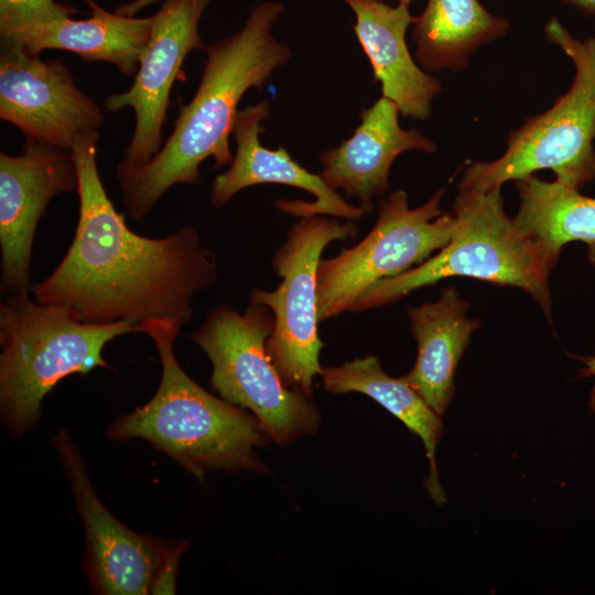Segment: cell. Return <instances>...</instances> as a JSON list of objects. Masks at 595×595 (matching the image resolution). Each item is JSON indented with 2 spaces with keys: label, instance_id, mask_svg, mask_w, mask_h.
Returning a JSON list of instances; mask_svg holds the SVG:
<instances>
[{
  "label": "cell",
  "instance_id": "1",
  "mask_svg": "<svg viewBox=\"0 0 595 595\" xmlns=\"http://www.w3.org/2000/svg\"><path fill=\"white\" fill-rule=\"evenodd\" d=\"M99 132L72 147L79 217L60 264L32 286L35 300L66 307L84 323L173 318L186 324L195 296L218 274L198 229L183 226L161 238L132 231L104 187L97 167Z\"/></svg>",
  "mask_w": 595,
  "mask_h": 595
},
{
  "label": "cell",
  "instance_id": "2",
  "mask_svg": "<svg viewBox=\"0 0 595 595\" xmlns=\"http://www.w3.org/2000/svg\"><path fill=\"white\" fill-rule=\"evenodd\" d=\"M281 2L255 6L235 34L204 47L207 58L191 101L178 104L174 128L159 152L141 166L117 165L116 176L129 217L141 220L176 184H198L201 164L230 165L229 137L245 93L260 88L291 57L273 35Z\"/></svg>",
  "mask_w": 595,
  "mask_h": 595
},
{
  "label": "cell",
  "instance_id": "3",
  "mask_svg": "<svg viewBox=\"0 0 595 595\" xmlns=\"http://www.w3.org/2000/svg\"><path fill=\"white\" fill-rule=\"evenodd\" d=\"M183 325L173 318H148L139 324L140 333L151 337L160 355L161 381L145 404L108 426V437L145 440L197 478L219 468L264 469L255 452L267 435L259 420L209 393L177 363L174 342Z\"/></svg>",
  "mask_w": 595,
  "mask_h": 595
},
{
  "label": "cell",
  "instance_id": "4",
  "mask_svg": "<svg viewBox=\"0 0 595 595\" xmlns=\"http://www.w3.org/2000/svg\"><path fill=\"white\" fill-rule=\"evenodd\" d=\"M138 332L127 321L93 324L78 321L64 306L8 294L0 305V412L13 434L37 422L44 397L72 374L110 368L102 356L107 343Z\"/></svg>",
  "mask_w": 595,
  "mask_h": 595
},
{
  "label": "cell",
  "instance_id": "5",
  "mask_svg": "<svg viewBox=\"0 0 595 595\" xmlns=\"http://www.w3.org/2000/svg\"><path fill=\"white\" fill-rule=\"evenodd\" d=\"M500 190L458 187L456 229L448 244L415 268L369 286L350 312L393 303L414 290L457 275L522 289L549 313L552 267L539 246L507 217Z\"/></svg>",
  "mask_w": 595,
  "mask_h": 595
},
{
  "label": "cell",
  "instance_id": "6",
  "mask_svg": "<svg viewBox=\"0 0 595 595\" xmlns=\"http://www.w3.org/2000/svg\"><path fill=\"white\" fill-rule=\"evenodd\" d=\"M544 34L573 63L571 87L551 108L511 131L500 158L473 162L459 187H501L544 169L578 191L595 178V37H575L555 17L545 23Z\"/></svg>",
  "mask_w": 595,
  "mask_h": 595
},
{
  "label": "cell",
  "instance_id": "7",
  "mask_svg": "<svg viewBox=\"0 0 595 595\" xmlns=\"http://www.w3.org/2000/svg\"><path fill=\"white\" fill-rule=\"evenodd\" d=\"M274 316L250 302L245 313L228 305L212 309L190 334L213 365L210 383L219 396L249 410L266 434L286 443L313 432L320 413L312 398L289 388L267 348Z\"/></svg>",
  "mask_w": 595,
  "mask_h": 595
},
{
  "label": "cell",
  "instance_id": "8",
  "mask_svg": "<svg viewBox=\"0 0 595 595\" xmlns=\"http://www.w3.org/2000/svg\"><path fill=\"white\" fill-rule=\"evenodd\" d=\"M358 226L339 224L325 215L301 217L290 228L272 257L282 278L274 291L253 289L250 302L271 310L274 324L266 348L285 385L312 398L313 379L322 367L324 344L317 332V267L325 247L334 240L354 239Z\"/></svg>",
  "mask_w": 595,
  "mask_h": 595
},
{
  "label": "cell",
  "instance_id": "9",
  "mask_svg": "<svg viewBox=\"0 0 595 595\" xmlns=\"http://www.w3.org/2000/svg\"><path fill=\"white\" fill-rule=\"evenodd\" d=\"M439 190L424 205L410 208L403 190L379 202L378 219L370 232L351 248L317 267L318 321L350 311L354 302L372 284L405 272L429 259L452 239L454 215L444 214Z\"/></svg>",
  "mask_w": 595,
  "mask_h": 595
},
{
  "label": "cell",
  "instance_id": "10",
  "mask_svg": "<svg viewBox=\"0 0 595 595\" xmlns=\"http://www.w3.org/2000/svg\"><path fill=\"white\" fill-rule=\"evenodd\" d=\"M0 118L26 140L71 151L85 134L99 132L104 113L80 90L63 62L43 61L22 46L1 41Z\"/></svg>",
  "mask_w": 595,
  "mask_h": 595
},
{
  "label": "cell",
  "instance_id": "11",
  "mask_svg": "<svg viewBox=\"0 0 595 595\" xmlns=\"http://www.w3.org/2000/svg\"><path fill=\"white\" fill-rule=\"evenodd\" d=\"M213 0H163L151 15L150 40L130 88L109 95L107 111L129 107L134 112L132 138L121 164L141 166L161 149L170 96L185 57L204 50L199 21Z\"/></svg>",
  "mask_w": 595,
  "mask_h": 595
},
{
  "label": "cell",
  "instance_id": "12",
  "mask_svg": "<svg viewBox=\"0 0 595 595\" xmlns=\"http://www.w3.org/2000/svg\"><path fill=\"white\" fill-rule=\"evenodd\" d=\"M53 443L72 488L87 540L85 570L95 593L152 594L175 542L141 536L106 508L89 480L85 462L67 432Z\"/></svg>",
  "mask_w": 595,
  "mask_h": 595
},
{
  "label": "cell",
  "instance_id": "13",
  "mask_svg": "<svg viewBox=\"0 0 595 595\" xmlns=\"http://www.w3.org/2000/svg\"><path fill=\"white\" fill-rule=\"evenodd\" d=\"M77 185L71 151L26 140L21 154L0 153L2 293L29 294L37 224L53 197Z\"/></svg>",
  "mask_w": 595,
  "mask_h": 595
},
{
  "label": "cell",
  "instance_id": "14",
  "mask_svg": "<svg viewBox=\"0 0 595 595\" xmlns=\"http://www.w3.org/2000/svg\"><path fill=\"white\" fill-rule=\"evenodd\" d=\"M267 101L238 110L234 136L236 153L229 169L214 180L210 204L220 207L244 188L274 183L294 186L315 196L314 202L278 199L275 206L298 217L329 215L347 220H357L367 215L360 206L345 202L332 190L321 174H314L298 163L285 148H264L259 141L263 131L261 122L269 116Z\"/></svg>",
  "mask_w": 595,
  "mask_h": 595
},
{
  "label": "cell",
  "instance_id": "15",
  "mask_svg": "<svg viewBox=\"0 0 595 595\" xmlns=\"http://www.w3.org/2000/svg\"><path fill=\"white\" fill-rule=\"evenodd\" d=\"M399 112L398 105L382 96L361 111L360 125L350 138L320 155L325 183L356 197L367 214L374 209L372 198L388 191L390 167L401 153L436 150L418 130L401 128Z\"/></svg>",
  "mask_w": 595,
  "mask_h": 595
},
{
  "label": "cell",
  "instance_id": "16",
  "mask_svg": "<svg viewBox=\"0 0 595 595\" xmlns=\"http://www.w3.org/2000/svg\"><path fill=\"white\" fill-rule=\"evenodd\" d=\"M354 12V32L368 57L382 96L394 101L400 112L416 120L432 113V101L442 83L414 62L405 33L415 18L409 6L391 7L375 0H343Z\"/></svg>",
  "mask_w": 595,
  "mask_h": 595
},
{
  "label": "cell",
  "instance_id": "17",
  "mask_svg": "<svg viewBox=\"0 0 595 595\" xmlns=\"http://www.w3.org/2000/svg\"><path fill=\"white\" fill-rule=\"evenodd\" d=\"M89 9L87 19L40 23L1 34L0 40L22 46L40 56L46 50L77 54L86 62H107L126 77L136 75L141 55L150 40L151 17L139 18L110 12L95 0H84Z\"/></svg>",
  "mask_w": 595,
  "mask_h": 595
},
{
  "label": "cell",
  "instance_id": "18",
  "mask_svg": "<svg viewBox=\"0 0 595 595\" xmlns=\"http://www.w3.org/2000/svg\"><path fill=\"white\" fill-rule=\"evenodd\" d=\"M467 309L458 292L446 288L437 301L408 310L418 357L404 378L439 415L450 404L457 364L478 327Z\"/></svg>",
  "mask_w": 595,
  "mask_h": 595
},
{
  "label": "cell",
  "instance_id": "19",
  "mask_svg": "<svg viewBox=\"0 0 595 595\" xmlns=\"http://www.w3.org/2000/svg\"><path fill=\"white\" fill-rule=\"evenodd\" d=\"M320 376L325 390L331 393L356 391L372 398L423 441L430 462L426 488L435 502H444L445 496L439 482L435 464V450L442 435L441 415L426 403L407 379L388 376L376 356L356 358L340 366L322 368Z\"/></svg>",
  "mask_w": 595,
  "mask_h": 595
},
{
  "label": "cell",
  "instance_id": "20",
  "mask_svg": "<svg viewBox=\"0 0 595 595\" xmlns=\"http://www.w3.org/2000/svg\"><path fill=\"white\" fill-rule=\"evenodd\" d=\"M510 22L490 13L479 0H428L415 18V58L428 71H459L482 45L502 37Z\"/></svg>",
  "mask_w": 595,
  "mask_h": 595
},
{
  "label": "cell",
  "instance_id": "21",
  "mask_svg": "<svg viewBox=\"0 0 595 595\" xmlns=\"http://www.w3.org/2000/svg\"><path fill=\"white\" fill-rule=\"evenodd\" d=\"M515 182L520 205L512 223L539 246L551 267L571 241H583L595 264V198L533 174Z\"/></svg>",
  "mask_w": 595,
  "mask_h": 595
},
{
  "label": "cell",
  "instance_id": "22",
  "mask_svg": "<svg viewBox=\"0 0 595 595\" xmlns=\"http://www.w3.org/2000/svg\"><path fill=\"white\" fill-rule=\"evenodd\" d=\"M76 9L55 0H0V35L72 17Z\"/></svg>",
  "mask_w": 595,
  "mask_h": 595
},
{
  "label": "cell",
  "instance_id": "23",
  "mask_svg": "<svg viewBox=\"0 0 595 595\" xmlns=\"http://www.w3.org/2000/svg\"><path fill=\"white\" fill-rule=\"evenodd\" d=\"M185 544L177 543L172 553L164 562L152 588V594H174L177 565Z\"/></svg>",
  "mask_w": 595,
  "mask_h": 595
},
{
  "label": "cell",
  "instance_id": "24",
  "mask_svg": "<svg viewBox=\"0 0 595 595\" xmlns=\"http://www.w3.org/2000/svg\"><path fill=\"white\" fill-rule=\"evenodd\" d=\"M156 1L159 0H133L129 3L120 4L116 8L115 11L125 15L133 17L138 12L151 6L152 3H155Z\"/></svg>",
  "mask_w": 595,
  "mask_h": 595
},
{
  "label": "cell",
  "instance_id": "25",
  "mask_svg": "<svg viewBox=\"0 0 595 595\" xmlns=\"http://www.w3.org/2000/svg\"><path fill=\"white\" fill-rule=\"evenodd\" d=\"M573 6L581 12L589 15H595V0H563Z\"/></svg>",
  "mask_w": 595,
  "mask_h": 595
},
{
  "label": "cell",
  "instance_id": "26",
  "mask_svg": "<svg viewBox=\"0 0 595 595\" xmlns=\"http://www.w3.org/2000/svg\"><path fill=\"white\" fill-rule=\"evenodd\" d=\"M585 368L582 370V376L588 377L594 376L595 377V356L584 358Z\"/></svg>",
  "mask_w": 595,
  "mask_h": 595
},
{
  "label": "cell",
  "instance_id": "27",
  "mask_svg": "<svg viewBox=\"0 0 595 595\" xmlns=\"http://www.w3.org/2000/svg\"><path fill=\"white\" fill-rule=\"evenodd\" d=\"M589 407L592 411L595 413V387L593 388L592 393H591Z\"/></svg>",
  "mask_w": 595,
  "mask_h": 595
},
{
  "label": "cell",
  "instance_id": "28",
  "mask_svg": "<svg viewBox=\"0 0 595 595\" xmlns=\"http://www.w3.org/2000/svg\"><path fill=\"white\" fill-rule=\"evenodd\" d=\"M375 1H381V0H375ZM413 0H398L399 3L409 6Z\"/></svg>",
  "mask_w": 595,
  "mask_h": 595
}]
</instances>
